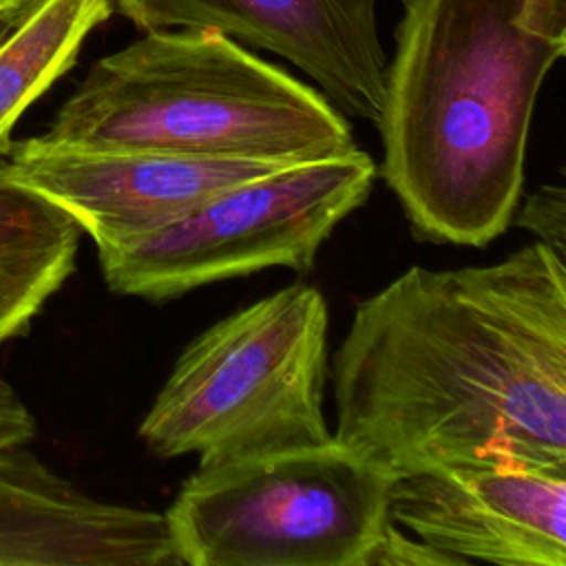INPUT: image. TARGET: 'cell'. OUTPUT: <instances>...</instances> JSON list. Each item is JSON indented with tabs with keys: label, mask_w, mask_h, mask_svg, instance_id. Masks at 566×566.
I'll return each instance as SVG.
<instances>
[{
	"label": "cell",
	"mask_w": 566,
	"mask_h": 566,
	"mask_svg": "<svg viewBox=\"0 0 566 566\" xmlns=\"http://www.w3.org/2000/svg\"><path fill=\"white\" fill-rule=\"evenodd\" d=\"M80 226L0 164V345L24 334L75 268Z\"/></svg>",
	"instance_id": "8fae6325"
},
{
	"label": "cell",
	"mask_w": 566,
	"mask_h": 566,
	"mask_svg": "<svg viewBox=\"0 0 566 566\" xmlns=\"http://www.w3.org/2000/svg\"><path fill=\"white\" fill-rule=\"evenodd\" d=\"M113 11L111 0H40L0 46V155L20 115L75 64L88 33Z\"/></svg>",
	"instance_id": "7c38bea8"
},
{
	"label": "cell",
	"mask_w": 566,
	"mask_h": 566,
	"mask_svg": "<svg viewBox=\"0 0 566 566\" xmlns=\"http://www.w3.org/2000/svg\"><path fill=\"white\" fill-rule=\"evenodd\" d=\"M389 522L442 566L566 564V471L475 460L396 478Z\"/></svg>",
	"instance_id": "52a82bcc"
},
{
	"label": "cell",
	"mask_w": 566,
	"mask_h": 566,
	"mask_svg": "<svg viewBox=\"0 0 566 566\" xmlns=\"http://www.w3.org/2000/svg\"><path fill=\"white\" fill-rule=\"evenodd\" d=\"M343 447L402 478L475 460L566 471V263L413 265L360 301L332 365Z\"/></svg>",
	"instance_id": "6da1fadb"
},
{
	"label": "cell",
	"mask_w": 566,
	"mask_h": 566,
	"mask_svg": "<svg viewBox=\"0 0 566 566\" xmlns=\"http://www.w3.org/2000/svg\"><path fill=\"white\" fill-rule=\"evenodd\" d=\"M7 179L62 208L99 250L144 237L217 190L285 164L80 148L44 135L11 144Z\"/></svg>",
	"instance_id": "ba28073f"
},
{
	"label": "cell",
	"mask_w": 566,
	"mask_h": 566,
	"mask_svg": "<svg viewBox=\"0 0 566 566\" xmlns=\"http://www.w3.org/2000/svg\"><path fill=\"white\" fill-rule=\"evenodd\" d=\"M0 566H181L164 513L99 502L27 444L0 451Z\"/></svg>",
	"instance_id": "30bf717a"
},
{
	"label": "cell",
	"mask_w": 566,
	"mask_h": 566,
	"mask_svg": "<svg viewBox=\"0 0 566 566\" xmlns=\"http://www.w3.org/2000/svg\"><path fill=\"white\" fill-rule=\"evenodd\" d=\"M142 31L214 29L301 69L343 113L380 122L387 55L376 0H113Z\"/></svg>",
	"instance_id": "9c48e42d"
},
{
	"label": "cell",
	"mask_w": 566,
	"mask_h": 566,
	"mask_svg": "<svg viewBox=\"0 0 566 566\" xmlns=\"http://www.w3.org/2000/svg\"><path fill=\"white\" fill-rule=\"evenodd\" d=\"M327 303L303 283L217 321L179 354L142 418L159 458L199 467L332 440L323 411Z\"/></svg>",
	"instance_id": "277c9868"
},
{
	"label": "cell",
	"mask_w": 566,
	"mask_h": 566,
	"mask_svg": "<svg viewBox=\"0 0 566 566\" xmlns=\"http://www.w3.org/2000/svg\"><path fill=\"white\" fill-rule=\"evenodd\" d=\"M35 418L18 391L0 378V451L31 442Z\"/></svg>",
	"instance_id": "5bb4252c"
},
{
	"label": "cell",
	"mask_w": 566,
	"mask_h": 566,
	"mask_svg": "<svg viewBox=\"0 0 566 566\" xmlns=\"http://www.w3.org/2000/svg\"><path fill=\"white\" fill-rule=\"evenodd\" d=\"M391 482L332 436L197 467L164 515L181 566H369Z\"/></svg>",
	"instance_id": "5b68a950"
},
{
	"label": "cell",
	"mask_w": 566,
	"mask_h": 566,
	"mask_svg": "<svg viewBox=\"0 0 566 566\" xmlns=\"http://www.w3.org/2000/svg\"><path fill=\"white\" fill-rule=\"evenodd\" d=\"M517 226L528 228L537 234V241L553 248L564 256V232H566V197L562 186H542L531 195L526 206L520 210Z\"/></svg>",
	"instance_id": "4fadbf2b"
},
{
	"label": "cell",
	"mask_w": 566,
	"mask_h": 566,
	"mask_svg": "<svg viewBox=\"0 0 566 566\" xmlns=\"http://www.w3.org/2000/svg\"><path fill=\"white\" fill-rule=\"evenodd\" d=\"M29 2H35V0H0V13L4 11H11V9H18V7H24Z\"/></svg>",
	"instance_id": "2e32d148"
},
{
	"label": "cell",
	"mask_w": 566,
	"mask_h": 566,
	"mask_svg": "<svg viewBox=\"0 0 566 566\" xmlns=\"http://www.w3.org/2000/svg\"><path fill=\"white\" fill-rule=\"evenodd\" d=\"M566 0H405L385 69L380 175L416 237L482 248L517 210Z\"/></svg>",
	"instance_id": "7a4b0ae2"
},
{
	"label": "cell",
	"mask_w": 566,
	"mask_h": 566,
	"mask_svg": "<svg viewBox=\"0 0 566 566\" xmlns=\"http://www.w3.org/2000/svg\"><path fill=\"white\" fill-rule=\"evenodd\" d=\"M46 139L192 159L298 164L356 150L316 88L214 29H153L95 60Z\"/></svg>",
	"instance_id": "3957f363"
},
{
	"label": "cell",
	"mask_w": 566,
	"mask_h": 566,
	"mask_svg": "<svg viewBox=\"0 0 566 566\" xmlns=\"http://www.w3.org/2000/svg\"><path fill=\"white\" fill-rule=\"evenodd\" d=\"M40 0H35V2H29V4H24V7H18V9H11V11H4V13H0V46L13 35V31L22 24V20L29 15V11L38 4Z\"/></svg>",
	"instance_id": "9a60e30c"
},
{
	"label": "cell",
	"mask_w": 566,
	"mask_h": 566,
	"mask_svg": "<svg viewBox=\"0 0 566 566\" xmlns=\"http://www.w3.org/2000/svg\"><path fill=\"white\" fill-rule=\"evenodd\" d=\"M378 166L356 148L226 186L170 223L99 250L106 285L150 303L265 268L307 272L336 226L365 203Z\"/></svg>",
	"instance_id": "8992f818"
}]
</instances>
